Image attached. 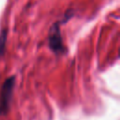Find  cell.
<instances>
[{
	"instance_id": "1",
	"label": "cell",
	"mask_w": 120,
	"mask_h": 120,
	"mask_svg": "<svg viewBox=\"0 0 120 120\" xmlns=\"http://www.w3.org/2000/svg\"><path fill=\"white\" fill-rule=\"evenodd\" d=\"M15 76H10L6 79L0 89V115H6L8 112L11 98L13 96Z\"/></svg>"
},
{
	"instance_id": "2",
	"label": "cell",
	"mask_w": 120,
	"mask_h": 120,
	"mask_svg": "<svg viewBox=\"0 0 120 120\" xmlns=\"http://www.w3.org/2000/svg\"><path fill=\"white\" fill-rule=\"evenodd\" d=\"M63 22H57L54 24L52 25L49 33V46L51 50L54 53H62L65 51V47L63 44V38L61 36V31H60V24Z\"/></svg>"
},
{
	"instance_id": "3",
	"label": "cell",
	"mask_w": 120,
	"mask_h": 120,
	"mask_svg": "<svg viewBox=\"0 0 120 120\" xmlns=\"http://www.w3.org/2000/svg\"><path fill=\"white\" fill-rule=\"evenodd\" d=\"M7 38H8V29L4 28L0 33V57L4 54L7 45Z\"/></svg>"
}]
</instances>
